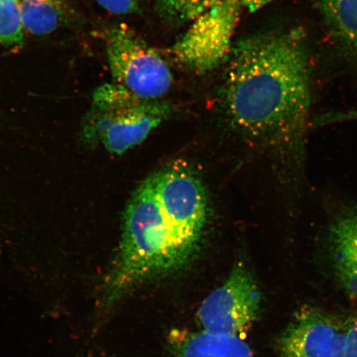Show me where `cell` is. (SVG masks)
<instances>
[{
    "label": "cell",
    "instance_id": "obj_2",
    "mask_svg": "<svg viewBox=\"0 0 357 357\" xmlns=\"http://www.w3.org/2000/svg\"><path fill=\"white\" fill-rule=\"evenodd\" d=\"M208 215L203 181L186 162L178 160L147 177L127 204L119 254L102 287V309L190 264L199 252Z\"/></svg>",
    "mask_w": 357,
    "mask_h": 357
},
{
    "label": "cell",
    "instance_id": "obj_6",
    "mask_svg": "<svg viewBox=\"0 0 357 357\" xmlns=\"http://www.w3.org/2000/svg\"><path fill=\"white\" fill-rule=\"evenodd\" d=\"M349 324L316 307H303L278 341L279 357H345Z\"/></svg>",
    "mask_w": 357,
    "mask_h": 357
},
{
    "label": "cell",
    "instance_id": "obj_14",
    "mask_svg": "<svg viewBox=\"0 0 357 357\" xmlns=\"http://www.w3.org/2000/svg\"><path fill=\"white\" fill-rule=\"evenodd\" d=\"M351 120H357V109L320 115L312 120V124L318 127L334 123L351 121Z\"/></svg>",
    "mask_w": 357,
    "mask_h": 357
},
{
    "label": "cell",
    "instance_id": "obj_1",
    "mask_svg": "<svg viewBox=\"0 0 357 357\" xmlns=\"http://www.w3.org/2000/svg\"><path fill=\"white\" fill-rule=\"evenodd\" d=\"M221 91L231 126L270 147L284 164L305 155L311 107L310 61L296 29L249 36L231 47Z\"/></svg>",
    "mask_w": 357,
    "mask_h": 357
},
{
    "label": "cell",
    "instance_id": "obj_3",
    "mask_svg": "<svg viewBox=\"0 0 357 357\" xmlns=\"http://www.w3.org/2000/svg\"><path fill=\"white\" fill-rule=\"evenodd\" d=\"M95 101L102 113L97 126L102 142L116 154L141 144L171 113L167 102L142 99L117 83L98 89Z\"/></svg>",
    "mask_w": 357,
    "mask_h": 357
},
{
    "label": "cell",
    "instance_id": "obj_15",
    "mask_svg": "<svg viewBox=\"0 0 357 357\" xmlns=\"http://www.w3.org/2000/svg\"><path fill=\"white\" fill-rule=\"evenodd\" d=\"M273 0H209V2L231 4V6H238L243 10L254 13L260 8L265 7L268 3Z\"/></svg>",
    "mask_w": 357,
    "mask_h": 357
},
{
    "label": "cell",
    "instance_id": "obj_12",
    "mask_svg": "<svg viewBox=\"0 0 357 357\" xmlns=\"http://www.w3.org/2000/svg\"><path fill=\"white\" fill-rule=\"evenodd\" d=\"M209 0H155L165 19L172 22H193L208 6Z\"/></svg>",
    "mask_w": 357,
    "mask_h": 357
},
{
    "label": "cell",
    "instance_id": "obj_10",
    "mask_svg": "<svg viewBox=\"0 0 357 357\" xmlns=\"http://www.w3.org/2000/svg\"><path fill=\"white\" fill-rule=\"evenodd\" d=\"M24 29L34 35L55 32L73 15L70 0H20Z\"/></svg>",
    "mask_w": 357,
    "mask_h": 357
},
{
    "label": "cell",
    "instance_id": "obj_7",
    "mask_svg": "<svg viewBox=\"0 0 357 357\" xmlns=\"http://www.w3.org/2000/svg\"><path fill=\"white\" fill-rule=\"evenodd\" d=\"M167 357H255L243 338L206 332L173 329Z\"/></svg>",
    "mask_w": 357,
    "mask_h": 357
},
{
    "label": "cell",
    "instance_id": "obj_8",
    "mask_svg": "<svg viewBox=\"0 0 357 357\" xmlns=\"http://www.w3.org/2000/svg\"><path fill=\"white\" fill-rule=\"evenodd\" d=\"M328 238L337 278L346 291L357 298V208L335 218Z\"/></svg>",
    "mask_w": 357,
    "mask_h": 357
},
{
    "label": "cell",
    "instance_id": "obj_11",
    "mask_svg": "<svg viewBox=\"0 0 357 357\" xmlns=\"http://www.w3.org/2000/svg\"><path fill=\"white\" fill-rule=\"evenodd\" d=\"M24 42L20 0H0V43L16 46Z\"/></svg>",
    "mask_w": 357,
    "mask_h": 357
},
{
    "label": "cell",
    "instance_id": "obj_9",
    "mask_svg": "<svg viewBox=\"0 0 357 357\" xmlns=\"http://www.w3.org/2000/svg\"><path fill=\"white\" fill-rule=\"evenodd\" d=\"M318 6L337 46L357 57V0H318Z\"/></svg>",
    "mask_w": 357,
    "mask_h": 357
},
{
    "label": "cell",
    "instance_id": "obj_13",
    "mask_svg": "<svg viewBox=\"0 0 357 357\" xmlns=\"http://www.w3.org/2000/svg\"><path fill=\"white\" fill-rule=\"evenodd\" d=\"M102 8L116 15H129L139 12L145 0H96Z\"/></svg>",
    "mask_w": 357,
    "mask_h": 357
},
{
    "label": "cell",
    "instance_id": "obj_5",
    "mask_svg": "<svg viewBox=\"0 0 357 357\" xmlns=\"http://www.w3.org/2000/svg\"><path fill=\"white\" fill-rule=\"evenodd\" d=\"M261 301L255 275L238 261L222 287L201 303L196 319L201 331L242 337L257 319Z\"/></svg>",
    "mask_w": 357,
    "mask_h": 357
},
{
    "label": "cell",
    "instance_id": "obj_4",
    "mask_svg": "<svg viewBox=\"0 0 357 357\" xmlns=\"http://www.w3.org/2000/svg\"><path fill=\"white\" fill-rule=\"evenodd\" d=\"M105 47L115 83L151 100L162 99L171 89L173 75L167 62L128 26L109 29Z\"/></svg>",
    "mask_w": 357,
    "mask_h": 357
},
{
    "label": "cell",
    "instance_id": "obj_16",
    "mask_svg": "<svg viewBox=\"0 0 357 357\" xmlns=\"http://www.w3.org/2000/svg\"><path fill=\"white\" fill-rule=\"evenodd\" d=\"M345 357H357V319L349 323Z\"/></svg>",
    "mask_w": 357,
    "mask_h": 357
}]
</instances>
